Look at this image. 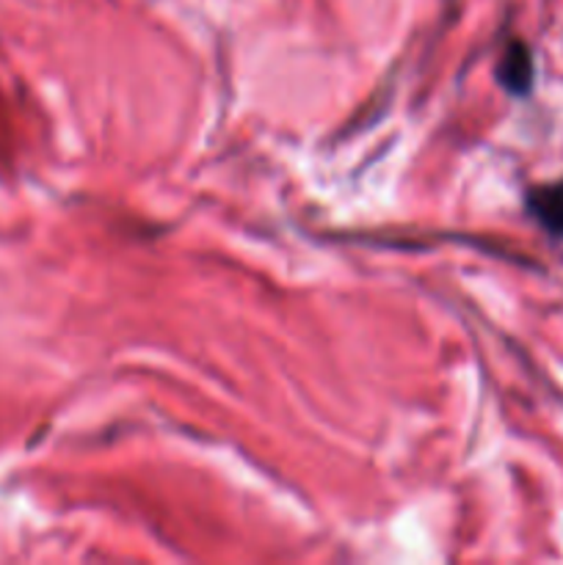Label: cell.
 Masks as SVG:
<instances>
[{"instance_id": "1", "label": "cell", "mask_w": 563, "mask_h": 565, "mask_svg": "<svg viewBox=\"0 0 563 565\" xmlns=\"http://www.w3.org/2000/svg\"><path fill=\"white\" fill-rule=\"evenodd\" d=\"M497 77H500V86L506 92L517 94H528L533 88V77H535V66H533V53L524 42H511L506 50H502L500 66H497Z\"/></svg>"}, {"instance_id": "2", "label": "cell", "mask_w": 563, "mask_h": 565, "mask_svg": "<svg viewBox=\"0 0 563 565\" xmlns=\"http://www.w3.org/2000/svg\"><path fill=\"white\" fill-rule=\"evenodd\" d=\"M528 210L546 232L563 237V180L533 188L528 193Z\"/></svg>"}]
</instances>
